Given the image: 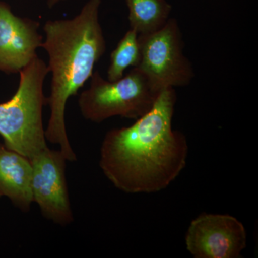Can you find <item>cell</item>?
<instances>
[{"label":"cell","instance_id":"obj_1","mask_svg":"<svg viewBox=\"0 0 258 258\" xmlns=\"http://www.w3.org/2000/svg\"><path fill=\"white\" fill-rule=\"evenodd\" d=\"M174 88L162 90L152 109L130 126L107 132L99 166L115 187L125 193H154L166 189L186 164L188 144L174 130Z\"/></svg>","mask_w":258,"mask_h":258},{"label":"cell","instance_id":"obj_2","mask_svg":"<svg viewBox=\"0 0 258 258\" xmlns=\"http://www.w3.org/2000/svg\"><path fill=\"white\" fill-rule=\"evenodd\" d=\"M101 0H88L71 19L48 20L43 30L42 47L49 57L51 91L47 97L50 115L45 138L57 144L67 161L77 157L66 130V105L91 79L94 67L106 50V41L99 20Z\"/></svg>","mask_w":258,"mask_h":258},{"label":"cell","instance_id":"obj_3","mask_svg":"<svg viewBox=\"0 0 258 258\" xmlns=\"http://www.w3.org/2000/svg\"><path fill=\"white\" fill-rule=\"evenodd\" d=\"M49 74L37 56L20 72L14 96L0 103V136L10 149L32 159L47 147L42 112L47 105L44 83Z\"/></svg>","mask_w":258,"mask_h":258},{"label":"cell","instance_id":"obj_4","mask_svg":"<svg viewBox=\"0 0 258 258\" xmlns=\"http://www.w3.org/2000/svg\"><path fill=\"white\" fill-rule=\"evenodd\" d=\"M160 93L137 67L115 81L96 71L80 95L79 106L83 118L93 123L115 116L137 120L152 109Z\"/></svg>","mask_w":258,"mask_h":258},{"label":"cell","instance_id":"obj_5","mask_svg":"<svg viewBox=\"0 0 258 258\" xmlns=\"http://www.w3.org/2000/svg\"><path fill=\"white\" fill-rule=\"evenodd\" d=\"M141 59L138 69L158 91L188 86L195 78L192 64L184 53L182 33L176 19L164 27L139 36Z\"/></svg>","mask_w":258,"mask_h":258},{"label":"cell","instance_id":"obj_6","mask_svg":"<svg viewBox=\"0 0 258 258\" xmlns=\"http://www.w3.org/2000/svg\"><path fill=\"white\" fill-rule=\"evenodd\" d=\"M32 171L31 187L33 202L40 208L42 216L62 226L74 221L70 201L66 161L59 150L48 147L30 159Z\"/></svg>","mask_w":258,"mask_h":258},{"label":"cell","instance_id":"obj_7","mask_svg":"<svg viewBox=\"0 0 258 258\" xmlns=\"http://www.w3.org/2000/svg\"><path fill=\"white\" fill-rule=\"evenodd\" d=\"M185 242L195 258H239L247 246V232L235 217L203 213L191 221Z\"/></svg>","mask_w":258,"mask_h":258},{"label":"cell","instance_id":"obj_8","mask_svg":"<svg viewBox=\"0 0 258 258\" xmlns=\"http://www.w3.org/2000/svg\"><path fill=\"white\" fill-rule=\"evenodd\" d=\"M40 23L17 16L9 5L0 2V71L18 74L37 57L43 38Z\"/></svg>","mask_w":258,"mask_h":258},{"label":"cell","instance_id":"obj_9","mask_svg":"<svg viewBox=\"0 0 258 258\" xmlns=\"http://www.w3.org/2000/svg\"><path fill=\"white\" fill-rule=\"evenodd\" d=\"M32 171L30 159L0 143V195L23 212L33 203Z\"/></svg>","mask_w":258,"mask_h":258},{"label":"cell","instance_id":"obj_10","mask_svg":"<svg viewBox=\"0 0 258 258\" xmlns=\"http://www.w3.org/2000/svg\"><path fill=\"white\" fill-rule=\"evenodd\" d=\"M130 28L139 36L147 35L164 27L170 18L172 5L166 0H125Z\"/></svg>","mask_w":258,"mask_h":258},{"label":"cell","instance_id":"obj_11","mask_svg":"<svg viewBox=\"0 0 258 258\" xmlns=\"http://www.w3.org/2000/svg\"><path fill=\"white\" fill-rule=\"evenodd\" d=\"M141 59L140 43L137 32L130 28L120 39L110 56L107 78L115 81L121 79L125 70L131 66L137 67Z\"/></svg>","mask_w":258,"mask_h":258},{"label":"cell","instance_id":"obj_12","mask_svg":"<svg viewBox=\"0 0 258 258\" xmlns=\"http://www.w3.org/2000/svg\"><path fill=\"white\" fill-rule=\"evenodd\" d=\"M67 1H69V0H47V8L51 9V8H53L54 7H55L56 5Z\"/></svg>","mask_w":258,"mask_h":258},{"label":"cell","instance_id":"obj_13","mask_svg":"<svg viewBox=\"0 0 258 258\" xmlns=\"http://www.w3.org/2000/svg\"><path fill=\"white\" fill-rule=\"evenodd\" d=\"M1 197H2V196H1V195H0V198H1Z\"/></svg>","mask_w":258,"mask_h":258}]
</instances>
